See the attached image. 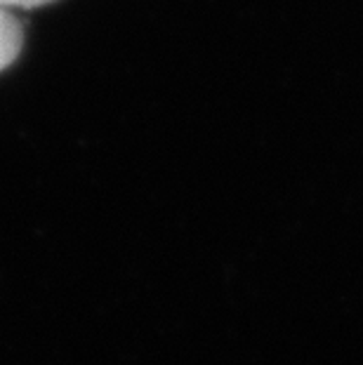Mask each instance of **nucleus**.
<instances>
[{
	"label": "nucleus",
	"instance_id": "1",
	"mask_svg": "<svg viewBox=\"0 0 363 365\" xmlns=\"http://www.w3.org/2000/svg\"><path fill=\"white\" fill-rule=\"evenodd\" d=\"M21 41H24V36H21L19 19L14 17L12 10L0 7V71L17 59V54L21 50Z\"/></svg>",
	"mask_w": 363,
	"mask_h": 365
},
{
	"label": "nucleus",
	"instance_id": "2",
	"mask_svg": "<svg viewBox=\"0 0 363 365\" xmlns=\"http://www.w3.org/2000/svg\"><path fill=\"white\" fill-rule=\"evenodd\" d=\"M52 0H0V7H7V10H14V7H41L48 5Z\"/></svg>",
	"mask_w": 363,
	"mask_h": 365
}]
</instances>
